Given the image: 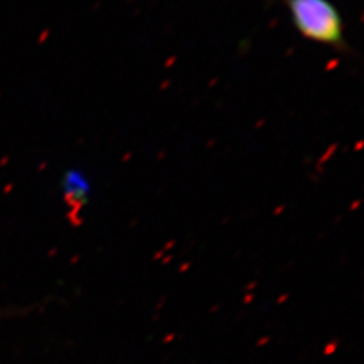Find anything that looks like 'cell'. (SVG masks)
<instances>
[{
    "label": "cell",
    "mask_w": 364,
    "mask_h": 364,
    "mask_svg": "<svg viewBox=\"0 0 364 364\" xmlns=\"http://www.w3.org/2000/svg\"><path fill=\"white\" fill-rule=\"evenodd\" d=\"M293 25L304 38L350 52L344 36V23L331 0H285Z\"/></svg>",
    "instance_id": "1"
},
{
    "label": "cell",
    "mask_w": 364,
    "mask_h": 364,
    "mask_svg": "<svg viewBox=\"0 0 364 364\" xmlns=\"http://www.w3.org/2000/svg\"><path fill=\"white\" fill-rule=\"evenodd\" d=\"M61 186L66 205L73 210V215L87 207L92 195L91 182L81 170H66Z\"/></svg>",
    "instance_id": "2"
}]
</instances>
